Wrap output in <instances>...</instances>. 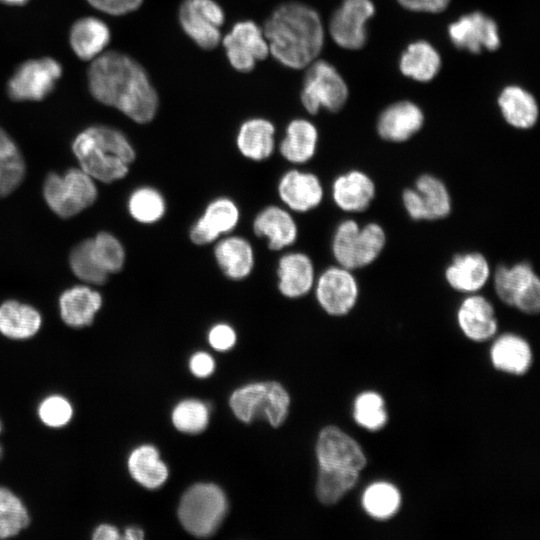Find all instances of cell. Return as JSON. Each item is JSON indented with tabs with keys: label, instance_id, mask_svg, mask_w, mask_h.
I'll return each instance as SVG.
<instances>
[{
	"label": "cell",
	"instance_id": "6da1fadb",
	"mask_svg": "<svg viewBox=\"0 0 540 540\" xmlns=\"http://www.w3.org/2000/svg\"><path fill=\"white\" fill-rule=\"evenodd\" d=\"M87 75L90 93L97 101L140 124L155 117L158 94L145 69L130 56L118 51L101 53Z\"/></svg>",
	"mask_w": 540,
	"mask_h": 540
},
{
	"label": "cell",
	"instance_id": "7a4b0ae2",
	"mask_svg": "<svg viewBox=\"0 0 540 540\" xmlns=\"http://www.w3.org/2000/svg\"><path fill=\"white\" fill-rule=\"evenodd\" d=\"M269 53L283 66L301 69L322 50L324 31L318 12L300 2L280 4L264 24Z\"/></svg>",
	"mask_w": 540,
	"mask_h": 540
},
{
	"label": "cell",
	"instance_id": "3957f363",
	"mask_svg": "<svg viewBox=\"0 0 540 540\" xmlns=\"http://www.w3.org/2000/svg\"><path fill=\"white\" fill-rule=\"evenodd\" d=\"M72 150L81 169L92 178L110 183L124 178L135 160V150L119 130L97 125L79 133Z\"/></svg>",
	"mask_w": 540,
	"mask_h": 540
},
{
	"label": "cell",
	"instance_id": "277c9868",
	"mask_svg": "<svg viewBox=\"0 0 540 540\" xmlns=\"http://www.w3.org/2000/svg\"><path fill=\"white\" fill-rule=\"evenodd\" d=\"M386 233L378 223L360 226L355 220L340 222L331 241L332 255L337 265L350 270L373 263L386 245Z\"/></svg>",
	"mask_w": 540,
	"mask_h": 540
},
{
	"label": "cell",
	"instance_id": "5b68a950",
	"mask_svg": "<svg viewBox=\"0 0 540 540\" xmlns=\"http://www.w3.org/2000/svg\"><path fill=\"white\" fill-rule=\"evenodd\" d=\"M226 512L227 500L223 491L215 484L199 483L182 496L178 518L190 534L207 537L218 529Z\"/></svg>",
	"mask_w": 540,
	"mask_h": 540
},
{
	"label": "cell",
	"instance_id": "8992f818",
	"mask_svg": "<svg viewBox=\"0 0 540 540\" xmlns=\"http://www.w3.org/2000/svg\"><path fill=\"white\" fill-rule=\"evenodd\" d=\"M234 415L245 423L255 417L266 418L277 427L288 413L290 398L284 387L275 381L258 382L235 390L230 397Z\"/></svg>",
	"mask_w": 540,
	"mask_h": 540
},
{
	"label": "cell",
	"instance_id": "52a82bcc",
	"mask_svg": "<svg viewBox=\"0 0 540 540\" xmlns=\"http://www.w3.org/2000/svg\"><path fill=\"white\" fill-rule=\"evenodd\" d=\"M44 198L59 216L67 218L91 206L96 197V186L82 169H71L63 176L51 173L44 183Z\"/></svg>",
	"mask_w": 540,
	"mask_h": 540
},
{
	"label": "cell",
	"instance_id": "ba28073f",
	"mask_svg": "<svg viewBox=\"0 0 540 540\" xmlns=\"http://www.w3.org/2000/svg\"><path fill=\"white\" fill-rule=\"evenodd\" d=\"M301 89V103L310 114L321 108L339 111L348 97V88L334 66L324 60L308 65Z\"/></svg>",
	"mask_w": 540,
	"mask_h": 540
},
{
	"label": "cell",
	"instance_id": "9c48e42d",
	"mask_svg": "<svg viewBox=\"0 0 540 540\" xmlns=\"http://www.w3.org/2000/svg\"><path fill=\"white\" fill-rule=\"evenodd\" d=\"M494 288L498 298L527 314L540 308V281L532 266L520 262L500 265L494 272Z\"/></svg>",
	"mask_w": 540,
	"mask_h": 540
},
{
	"label": "cell",
	"instance_id": "30bf717a",
	"mask_svg": "<svg viewBox=\"0 0 540 540\" xmlns=\"http://www.w3.org/2000/svg\"><path fill=\"white\" fill-rule=\"evenodd\" d=\"M61 75V64L51 57L27 60L9 79L7 93L14 101H40L53 91Z\"/></svg>",
	"mask_w": 540,
	"mask_h": 540
},
{
	"label": "cell",
	"instance_id": "8fae6325",
	"mask_svg": "<svg viewBox=\"0 0 540 540\" xmlns=\"http://www.w3.org/2000/svg\"><path fill=\"white\" fill-rule=\"evenodd\" d=\"M178 19L186 35L202 49L210 50L220 43L225 14L214 0H184Z\"/></svg>",
	"mask_w": 540,
	"mask_h": 540
},
{
	"label": "cell",
	"instance_id": "7c38bea8",
	"mask_svg": "<svg viewBox=\"0 0 540 540\" xmlns=\"http://www.w3.org/2000/svg\"><path fill=\"white\" fill-rule=\"evenodd\" d=\"M320 307L329 315L342 316L355 306L359 285L352 270L334 265L318 276L312 290Z\"/></svg>",
	"mask_w": 540,
	"mask_h": 540
},
{
	"label": "cell",
	"instance_id": "4fadbf2b",
	"mask_svg": "<svg viewBox=\"0 0 540 540\" xmlns=\"http://www.w3.org/2000/svg\"><path fill=\"white\" fill-rule=\"evenodd\" d=\"M241 210L235 200L217 196L210 200L201 215L190 226L189 240L196 246L214 244L231 234L239 225Z\"/></svg>",
	"mask_w": 540,
	"mask_h": 540
},
{
	"label": "cell",
	"instance_id": "5bb4252c",
	"mask_svg": "<svg viewBox=\"0 0 540 540\" xmlns=\"http://www.w3.org/2000/svg\"><path fill=\"white\" fill-rule=\"evenodd\" d=\"M222 43L230 65L243 73L253 70L256 62L269 54L263 29L251 20L235 23Z\"/></svg>",
	"mask_w": 540,
	"mask_h": 540
},
{
	"label": "cell",
	"instance_id": "9a60e30c",
	"mask_svg": "<svg viewBox=\"0 0 540 540\" xmlns=\"http://www.w3.org/2000/svg\"><path fill=\"white\" fill-rule=\"evenodd\" d=\"M316 455L319 468L359 473L366 466V457L358 443L334 426L320 432Z\"/></svg>",
	"mask_w": 540,
	"mask_h": 540
},
{
	"label": "cell",
	"instance_id": "2e32d148",
	"mask_svg": "<svg viewBox=\"0 0 540 540\" xmlns=\"http://www.w3.org/2000/svg\"><path fill=\"white\" fill-rule=\"evenodd\" d=\"M277 195L281 205L292 213H307L322 203L324 188L315 173L290 168L277 182Z\"/></svg>",
	"mask_w": 540,
	"mask_h": 540
},
{
	"label": "cell",
	"instance_id": "e0dca14e",
	"mask_svg": "<svg viewBox=\"0 0 540 540\" xmlns=\"http://www.w3.org/2000/svg\"><path fill=\"white\" fill-rule=\"evenodd\" d=\"M370 0H343L329 22L333 40L346 49H359L366 43V22L374 14Z\"/></svg>",
	"mask_w": 540,
	"mask_h": 540
},
{
	"label": "cell",
	"instance_id": "ac0fdd59",
	"mask_svg": "<svg viewBox=\"0 0 540 540\" xmlns=\"http://www.w3.org/2000/svg\"><path fill=\"white\" fill-rule=\"evenodd\" d=\"M253 233L263 238L272 251H284L298 239L299 228L293 213L283 205H267L255 215Z\"/></svg>",
	"mask_w": 540,
	"mask_h": 540
},
{
	"label": "cell",
	"instance_id": "d6986e66",
	"mask_svg": "<svg viewBox=\"0 0 540 540\" xmlns=\"http://www.w3.org/2000/svg\"><path fill=\"white\" fill-rule=\"evenodd\" d=\"M277 289L288 299H299L312 292L316 280L311 257L302 251H285L276 265Z\"/></svg>",
	"mask_w": 540,
	"mask_h": 540
},
{
	"label": "cell",
	"instance_id": "ffe728a7",
	"mask_svg": "<svg viewBox=\"0 0 540 540\" xmlns=\"http://www.w3.org/2000/svg\"><path fill=\"white\" fill-rule=\"evenodd\" d=\"M213 245L214 260L227 279L238 282L252 274L256 256L253 245L246 237L231 233Z\"/></svg>",
	"mask_w": 540,
	"mask_h": 540
},
{
	"label": "cell",
	"instance_id": "44dd1931",
	"mask_svg": "<svg viewBox=\"0 0 540 540\" xmlns=\"http://www.w3.org/2000/svg\"><path fill=\"white\" fill-rule=\"evenodd\" d=\"M448 33L457 48L472 53H479L482 48L495 50L500 45L495 21L481 12L461 17L449 26Z\"/></svg>",
	"mask_w": 540,
	"mask_h": 540
},
{
	"label": "cell",
	"instance_id": "7402d4cb",
	"mask_svg": "<svg viewBox=\"0 0 540 540\" xmlns=\"http://www.w3.org/2000/svg\"><path fill=\"white\" fill-rule=\"evenodd\" d=\"M335 205L345 212H362L372 203L376 187L363 171L351 170L338 175L331 187Z\"/></svg>",
	"mask_w": 540,
	"mask_h": 540
},
{
	"label": "cell",
	"instance_id": "603a6c76",
	"mask_svg": "<svg viewBox=\"0 0 540 540\" xmlns=\"http://www.w3.org/2000/svg\"><path fill=\"white\" fill-rule=\"evenodd\" d=\"M445 279L456 291L473 294L488 282L491 270L485 256L479 252H467L454 256L445 269Z\"/></svg>",
	"mask_w": 540,
	"mask_h": 540
},
{
	"label": "cell",
	"instance_id": "cb8c5ba5",
	"mask_svg": "<svg viewBox=\"0 0 540 540\" xmlns=\"http://www.w3.org/2000/svg\"><path fill=\"white\" fill-rule=\"evenodd\" d=\"M275 126L268 119L253 117L241 123L236 134V147L245 159L262 162L269 159L276 148Z\"/></svg>",
	"mask_w": 540,
	"mask_h": 540
},
{
	"label": "cell",
	"instance_id": "d4e9b609",
	"mask_svg": "<svg viewBox=\"0 0 540 540\" xmlns=\"http://www.w3.org/2000/svg\"><path fill=\"white\" fill-rule=\"evenodd\" d=\"M423 121V113L417 105L401 101L390 105L381 113L377 132L384 140L403 142L421 129Z\"/></svg>",
	"mask_w": 540,
	"mask_h": 540
},
{
	"label": "cell",
	"instance_id": "484cf974",
	"mask_svg": "<svg viewBox=\"0 0 540 540\" xmlns=\"http://www.w3.org/2000/svg\"><path fill=\"white\" fill-rule=\"evenodd\" d=\"M457 321L462 332L473 341H485L497 330L492 304L476 293L469 294L460 304Z\"/></svg>",
	"mask_w": 540,
	"mask_h": 540
},
{
	"label": "cell",
	"instance_id": "4316f807",
	"mask_svg": "<svg viewBox=\"0 0 540 540\" xmlns=\"http://www.w3.org/2000/svg\"><path fill=\"white\" fill-rule=\"evenodd\" d=\"M318 130L306 119H293L285 129L278 150L281 157L292 165H303L316 154Z\"/></svg>",
	"mask_w": 540,
	"mask_h": 540
},
{
	"label": "cell",
	"instance_id": "83f0119b",
	"mask_svg": "<svg viewBox=\"0 0 540 540\" xmlns=\"http://www.w3.org/2000/svg\"><path fill=\"white\" fill-rule=\"evenodd\" d=\"M59 305L62 320L68 326L82 328L92 324L102 297L89 287L76 286L61 295Z\"/></svg>",
	"mask_w": 540,
	"mask_h": 540
},
{
	"label": "cell",
	"instance_id": "f1b7e54d",
	"mask_svg": "<svg viewBox=\"0 0 540 540\" xmlns=\"http://www.w3.org/2000/svg\"><path fill=\"white\" fill-rule=\"evenodd\" d=\"M109 41V27L96 17L78 19L70 29L71 48L82 60H92L99 56Z\"/></svg>",
	"mask_w": 540,
	"mask_h": 540
},
{
	"label": "cell",
	"instance_id": "f546056e",
	"mask_svg": "<svg viewBox=\"0 0 540 540\" xmlns=\"http://www.w3.org/2000/svg\"><path fill=\"white\" fill-rule=\"evenodd\" d=\"M41 322L39 312L29 305L9 300L0 306V333L7 338L28 339L38 332Z\"/></svg>",
	"mask_w": 540,
	"mask_h": 540
},
{
	"label": "cell",
	"instance_id": "4dcf8cb0",
	"mask_svg": "<svg viewBox=\"0 0 540 540\" xmlns=\"http://www.w3.org/2000/svg\"><path fill=\"white\" fill-rule=\"evenodd\" d=\"M127 466L132 478L149 489L160 487L168 477V469L152 445L134 449L128 457Z\"/></svg>",
	"mask_w": 540,
	"mask_h": 540
},
{
	"label": "cell",
	"instance_id": "1f68e13d",
	"mask_svg": "<svg viewBox=\"0 0 540 540\" xmlns=\"http://www.w3.org/2000/svg\"><path fill=\"white\" fill-rule=\"evenodd\" d=\"M493 365L502 371L523 374L531 365L532 352L529 344L514 334L499 337L492 346Z\"/></svg>",
	"mask_w": 540,
	"mask_h": 540
},
{
	"label": "cell",
	"instance_id": "d6a6232c",
	"mask_svg": "<svg viewBox=\"0 0 540 540\" xmlns=\"http://www.w3.org/2000/svg\"><path fill=\"white\" fill-rule=\"evenodd\" d=\"M508 124L520 129L531 128L538 118V106L533 96L518 86H508L498 100Z\"/></svg>",
	"mask_w": 540,
	"mask_h": 540
},
{
	"label": "cell",
	"instance_id": "836d02e7",
	"mask_svg": "<svg viewBox=\"0 0 540 540\" xmlns=\"http://www.w3.org/2000/svg\"><path fill=\"white\" fill-rule=\"evenodd\" d=\"M440 65L438 52L424 41L410 44L400 59L402 73L417 81L431 80L437 74Z\"/></svg>",
	"mask_w": 540,
	"mask_h": 540
},
{
	"label": "cell",
	"instance_id": "e575fe53",
	"mask_svg": "<svg viewBox=\"0 0 540 540\" xmlns=\"http://www.w3.org/2000/svg\"><path fill=\"white\" fill-rule=\"evenodd\" d=\"M128 211L131 217L145 225L162 220L167 212V201L160 190L152 186L136 188L128 198Z\"/></svg>",
	"mask_w": 540,
	"mask_h": 540
},
{
	"label": "cell",
	"instance_id": "d590c367",
	"mask_svg": "<svg viewBox=\"0 0 540 540\" xmlns=\"http://www.w3.org/2000/svg\"><path fill=\"white\" fill-rule=\"evenodd\" d=\"M415 189L424 206L427 220L443 219L450 214L452 200L442 180L431 174H423L417 178Z\"/></svg>",
	"mask_w": 540,
	"mask_h": 540
},
{
	"label": "cell",
	"instance_id": "8d00e7d4",
	"mask_svg": "<svg viewBox=\"0 0 540 540\" xmlns=\"http://www.w3.org/2000/svg\"><path fill=\"white\" fill-rule=\"evenodd\" d=\"M24 175L25 163L18 147L0 127V197L15 190Z\"/></svg>",
	"mask_w": 540,
	"mask_h": 540
},
{
	"label": "cell",
	"instance_id": "74e56055",
	"mask_svg": "<svg viewBox=\"0 0 540 540\" xmlns=\"http://www.w3.org/2000/svg\"><path fill=\"white\" fill-rule=\"evenodd\" d=\"M30 516L22 500L0 486V539L15 537L28 527Z\"/></svg>",
	"mask_w": 540,
	"mask_h": 540
},
{
	"label": "cell",
	"instance_id": "f35d334b",
	"mask_svg": "<svg viewBox=\"0 0 540 540\" xmlns=\"http://www.w3.org/2000/svg\"><path fill=\"white\" fill-rule=\"evenodd\" d=\"M358 472L319 468L316 495L323 504L338 502L357 482Z\"/></svg>",
	"mask_w": 540,
	"mask_h": 540
},
{
	"label": "cell",
	"instance_id": "ab89813d",
	"mask_svg": "<svg viewBox=\"0 0 540 540\" xmlns=\"http://www.w3.org/2000/svg\"><path fill=\"white\" fill-rule=\"evenodd\" d=\"M363 507L374 518L387 519L393 516L400 506V494L389 483H375L363 495Z\"/></svg>",
	"mask_w": 540,
	"mask_h": 540
},
{
	"label": "cell",
	"instance_id": "60d3db41",
	"mask_svg": "<svg viewBox=\"0 0 540 540\" xmlns=\"http://www.w3.org/2000/svg\"><path fill=\"white\" fill-rule=\"evenodd\" d=\"M70 265L79 279L90 284H103L109 275L100 267L94 257L91 239L74 247L70 254Z\"/></svg>",
	"mask_w": 540,
	"mask_h": 540
},
{
	"label": "cell",
	"instance_id": "b9f144b4",
	"mask_svg": "<svg viewBox=\"0 0 540 540\" xmlns=\"http://www.w3.org/2000/svg\"><path fill=\"white\" fill-rule=\"evenodd\" d=\"M91 241L94 257L106 273H117L123 268L125 250L115 236L108 232H100Z\"/></svg>",
	"mask_w": 540,
	"mask_h": 540
},
{
	"label": "cell",
	"instance_id": "7bdbcfd3",
	"mask_svg": "<svg viewBox=\"0 0 540 540\" xmlns=\"http://www.w3.org/2000/svg\"><path fill=\"white\" fill-rule=\"evenodd\" d=\"M209 412L206 405L198 400L180 402L172 412V422L181 432L198 433L208 424Z\"/></svg>",
	"mask_w": 540,
	"mask_h": 540
},
{
	"label": "cell",
	"instance_id": "ee69618b",
	"mask_svg": "<svg viewBox=\"0 0 540 540\" xmlns=\"http://www.w3.org/2000/svg\"><path fill=\"white\" fill-rule=\"evenodd\" d=\"M355 421L369 430L382 428L387 421L384 402L381 396L374 392L359 395L354 405Z\"/></svg>",
	"mask_w": 540,
	"mask_h": 540
},
{
	"label": "cell",
	"instance_id": "f6af8a7d",
	"mask_svg": "<svg viewBox=\"0 0 540 540\" xmlns=\"http://www.w3.org/2000/svg\"><path fill=\"white\" fill-rule=\"evenodd\" d=\"M73 415V408L67 398L50 395L38 406V416L43 424L51 428H60L68 424Z\"/></svg>",
	"mask_w": 540,
	"mask_h": 540
},
{
	"label": "cell",
	"instance_id": "bcb514c9",
	"mask_svg": "<svg viewBox=\"0 0 540 540\" xmlns=\"http://www.w3.org/2000/svg\"><path fill=\"white\" fill-rule=\"evenodd\" d=\"M208 341L215 350L226 351L235 345L236 332L229 324L218 323L210 329Z\"/></svg>",
	"mask_w": 540,
	"mask_h": 540
},
{
	"label": "cell",
	"instance_id": "7dc6e473",
	"mask_svg": "<svg viewBox=\"0 0 540 540\" xmlns=\"http://www.w3.org/2000/svg\"><path fill=\"white\" fill-rule=\"evenodd\" d=\"M91 6L104 13L119 16L137 10L143 0H87Z\"/></svg>",
	"mask_w": 540,
	"mask_h": 540
},
{
	"label": "cell",
	"instance_id": "c3c4849f",
	"mask_svg": "<svg viewBox=\"0 0 540 540\" xmlns=\"http://www.w3.org/2000/svg\"><path fill=\"white\" fill-rule=\"evenodd\" d=\"M402 201L408 215L414 220H427L420 196L415 188H407L402 193Z\"/></svg>",
	"mask_w": 540,
	"mask_h": 540
},
{
	"label": "cell",
	"instance_id": "681fc988",
	"mask_svg": "<svg viewBox=\"0 0 540 540\" xmlns=\"http://www.w3.org/2000/svg\"><path fill=\"white\" fill-rule=\"evenodd\" d=\"M404 8L412 11L438 13L443 11L450 0H397Z\"/></svg>",
	"mask_w": 540,
	"mask_h": 540
},
{
	"label": "cell",
	"instance_id": "f907efd6",
	"mask_svg": "<svg viewBox=\"0 0 540 540\" xmlns=\"http://www.w3.org/2000/svg\"><path fill=\"white\" fill-rule=\"evenodd\" d=\"M191 372L200 378L209 376L215 367L213 358L206 352H197L190 359Z\"/></svg>",
	"mask_w": 540,
	"mask_h": 540
},
{
	"label": "cell",
	"instance_id": "816d5d0a",
	"mask_svg": "<svg viewBox=\"0 0 540 540\" xmlns=\"http://www.w3.org/2000/svg\"><path fill=\"white\" fill-rule=\"evenodd\" d=\"M121 538L119 530L106 523L98 525L92 534L93 540H119Z\"/></svg>",
	"mask_w": 540,
	"mask_h": 540
},
{
	"label": "cell",
	"instance_id": "f5cc1de1",
	"mask_svg": "<svg viewBox=\"0 0 540 540\" xmlns=\"http://www.w3.org/2000/svg\"><path fill=\"white\" fill-rule=\"evenodd\" d=\"M122 538L126 540H142L144 538V532L137 527H128L125 529Z\"/></svg>",
	"mask_w": 540,
	"mask_h": 540
},
{
	"label": "cell",
	"instance_id": "db71d44e",
	"mask_svg": "<svg viewBox=\"0 0 540 540\" xmlns=\"http://www.w3.org/2000/svg\"><path fill=\"white\" fill-rule=\"evenodd\" d=\"M29 0H0V3L7 4V5H16L21 6L28 3Z\"/></svg>",
	"mask_w": 540,
	"mask_h": 540
},
{
	"label": "cell",
	"instance_id": "11a10c76",
	"mask_svg": "<svg viewBox=\"0 0 540 540\" xmlns=\"http://www.w3.org/2000/svg\"><path fill=\"white\" fill-rule=\"evenodd\" d=\"M1 432H2V425H1V422H0V433H1ZM2 453H3V449H2V447H1V445H0V458H1V456H2Z\"/></svg>",
	"mask_w": 540,
	"mask_h": 540
}]
</instances>
